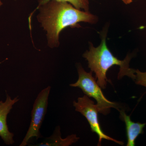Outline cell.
Wrapping results in <instances>:
<instances>
[{
  "instance_id": "obj_1",
  "label": "cell",
  "mask_w": 146,
  "mask_h": 146,
  "mask_svg": "<svg viewBox=\"0 0 146 146\" xmlns=\"http://www.w3.org/2000/svg\"><path fill=\"white\" fill-rule=\"evenodd\" d=\"M37 9L38 21L46 31L48 45L51 48L59 46V34L63 29L78 27L80 22L94 24L98 21L89 11L78 9L67 2L52 0Z\"/></svg>"
},
{
  "instance_id": "obj_2",
  "label": "cell",
  "mask_w": 146,
  "mask_h": 146,
  "mask_svg": "<svg viewBox=\"0 0 146 146\" xmlns=\"http://www.w3.org/2000/svg\"><path fill=\"white\" fill-rule=\"evenodd\" d=\"M106 31H104L102 34L100 44L94 47L90 43L89 50L86 51L83 55L88 61V67L91 72L96 74L97 83L103 89H105L108 82L109 81L106 77L107 71L114 65H118L120 67L118 79H121L125 76L134 81L136 78V70L129 68L131 56H127L123 60H120L113 55L106 45Z\"/></svg>"
},
{
  "instance_id": "obj_3",
  "label": "cell",
  "mask_w": 146,
  "mask_h": 146,
  "mask_svg": "<svg viewBox=\"0 0 146 146\" xmlns=\"http://www.w3.org/2000/svg\"><path fill=\"white\" fill-rule=\"evenodd\" d=\"M78 79L75 83L71 84L70 86L78 87L89 98H92L96 101V105L99 112L106 115L109 113L111 108H115L120 111L117 103L110 101L103 94L101 88L97 83L92 76V72H87L80 64L77 66Z\"/></svg>"
},
{
  "instance_id": "obj_4",
  "label": "cell",
  "mask_w": 146,
  "mask_h": 146,
  "mask_svg": "<svg viewBox=\"0 0 146 146\" xmlns=\"http://www.w3.org/2000/svg\"><path fill=\"white\" fill-rule=\"evenodd\" d=\"M50 90V86H48L36 97L31 111L30 125L20 146H27L32 138H35L38 140L41 138L40 129L46 113Z\"/></svg>"
},
{
  "instance_id": "obj_5",
  "label": "cell",
  "mask_w": 146,
  "mask_h": 146,
  "mask_svg": "<svg viewBox=\"0 0 146 146\" xmlns=\"http://www.w3.org/2000/svg\"><path fill=\"white\" fill-rule=\"evenodd\" d=\"M73 106L76 111L81 113L86 118L90 125L91 131L96 133L98 136V146L101 145L103 139L113 141L121 145H124L122 141H117L110 137L102 130L98 117V113L99 112L98 109L96 104H95L89 97L84 95L83 97H79L78 98L77 101H74L73 102Z\"/></svg>"
},
{
  "instance_id": "obj_6",
  "label": "cell",
  "mask_w": 146,
  "mask_h": 146,
  "mask_svg": "<svg viewBox=\"0 0 146 146\" xmlns=\"http://www.w3.org/2000/svg\"><path fill=\"white\" fill-rule=\"evenodd\" d=\"M18 97L12 99L7 94L6 98L4 102L0 101V137L7 145L14 144V134L9 130L7 125V117L13 108L14 105L19 101Z\"/></svg>"
},
{
  "instance_id": "obj_7",
  "label": "cell",
  "mask_w": 146,
  "mask_h": 146,
  "mask_svg": "<svg viewBox=\"0 0 146 146\" xmlns=\"http://www.w3.org/2000/svg\"><path fill=\"white\" fill-rule=\"evenodd\" d=\"M119 112L120 117L125 124L127 138V146H134L135 140L140 134L143 132V128L146 123L134 122L131 119L130 116L127 115L124 111L120 110Z\"/></svg>"
},
{
  "instance_id": "obj_8",
  "label": "cell",
  "mask_w": 146,
  "mask_h": 146,
  "mask_svg": "<svg viewBox=\"0 0 146 146\" xmlns=\"http://www.w3.org/2000/svg\"><path fill=\"white\" fill-rule=\"evenodd\" d=\"M79 138L77 137L75 134H72L67 138H63L61 137L60 126H57L55 128L52 135L50 137L45 138L41 143L32 146H68L77 142Z\"/></svg>"
},
{
  "instance_id": "obj_9",
  "label": "cell",
  "mask_w": 146,
  "mask_h": 146,
  "mask_svg": "<svg viewBox=\"0 0 146 146\" xmlns=\"http://www.w3.org/2000/svg\"><path fill=\"white\" fill-rule=\"evenodd\" d=\"M52 0H38L39 5L37 8L40 6ZM60 1L67 2L70 3L75 8L79 9H83L84 11H89V0H55Z\"/></svg>"
},
{
  "instance_id": "obj_10",
  "label": "cell",
  "mask_w": 146,
  "mask_h": 146,
  "mask_svg": "<svg viewBox=\"0 0 146 146\" xmlns=\"http://www.w3.org/2000/svg\"><path fill=\"white\" fill-rule=\"evenodd\" d=\"M134 81L136 84L146 87V72H143L138 70H136Z\"/></svg>"
},
{
  "instance_id": "obj_11",
  "label": "cell",
  "mask_w": 146,
  "mask_h": 146,
  "mask_svg": "<svg viewBox=\"0 0 146 146\" xmlns=\"http://www.w3.org/2000/svg\"><path fill=\"white\" fill-rule=\"evenodd\" d=\"M126 5H128L131 3L133 2V0H121Z\"/></svg>"
},
{
  "instance_id": "obj_12",
  "label": "cell",
  "mask_w": 146,
  "mask_h": 146,
  "mask_svg": "<svg viewBox=\"0 0 146 146\" xmlns=\"http://www.w3.org/2000/svg\"><path fill=\"white\" fill-rule=\"evenodd\" d=\"M3 3L1 1V0H0V7H1L3 5Z\"/></svg>"
},
{
  "instance_id": "obj_13",
  "label": "cell",
  "mask_w": 146,
  "mask_h": 146,
  "mask_svg": "<svg viewBox=\"0 0 146 146\" xmlns=\"http://www.w3.org/2000/svg\"><path fill=\"white\" fill-rule=\"evenodd\" d=\"M2 63V62H0V63Z\"/></svg>"
}]
</instances>
